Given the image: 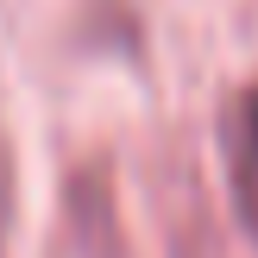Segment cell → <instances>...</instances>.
<instances>
[{
  "instance_id": "1",
  "label": "cell",
  "mask_w": 258,
  "mask_h": 258,
  "mask_svg": "<svg viewBox=\"0 0 258 258\" xmlns=\"http://www.w3.org/2000/svg\"><path fill=\"white\" fill-rule=\"evenodd\" d=\"M214 145H221V183H227V208H233L239 233L258 246V82L233 88L221 101L214 120Z\"/></svg>"
},
{
  "instance_id": "2",
  "label": "cell",
  "mask_w": 258,
  "mask_h": 258,
  "mask_svg": "<svg viewBox=\"0 0 258 258\" xmlns=\"http://www.w3.org/2000/svg\"><path fill=\"white\" fill-rule=\"evenodd\" d=\"M7 208H13V176H7V145H0V227H7Z\"/></svg>"
}]
</instances>
